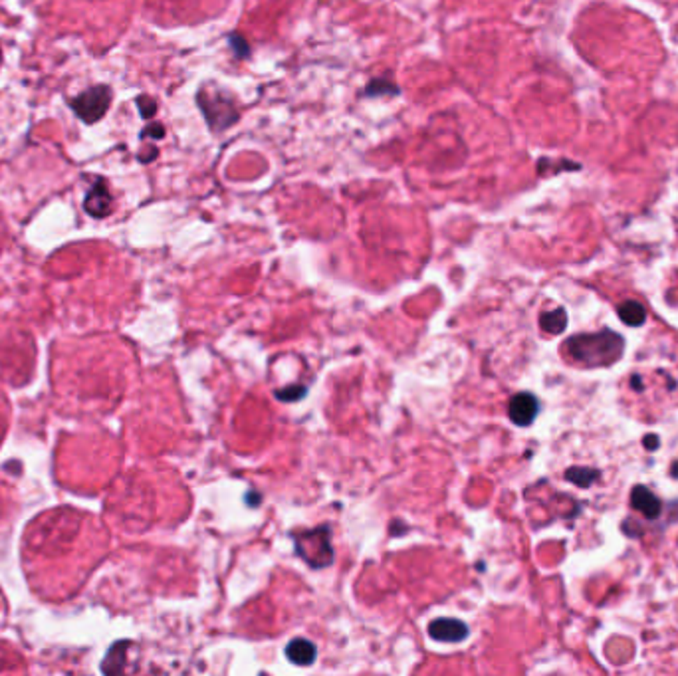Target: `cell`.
<instances>
[{"instance_id": "21", "label": "cell", "mask_w": 678, "mask_h": 676, "mask_svg": "<svg viewBox=\"0 0 678 676\" xmlns=\"http://www.w3.org/2000/svg\"><path fill=\"white\" fill-rule=\"evenodd\" d=\"M0 66H2V50H0Z\"/></svg>"}, {"instance_id": "18", "label": "cell", "mask_w": 678, "mask_h": 676, "mask_svg": "<svg viewBox=\"0 0 678 676\" xmlns=\"http://www.w3.org/2000/svg\"><path fill=\"white\" fill-rule=\"evenodd\" d=\"M658 439H656L655 434H649V436H644V446L649 448V450H656L658 448Z\"/></svg>"}, {"instance_id": "6", "label": "cell", "mask_w": 678, "mask_h": 676, "mask_svg": "<svg viewBox=\"0 0 678 676\" xmlns=\"http://www.w3.org/2000/svg\"><path fill=\"white\" fill-rule=\"evenodd\" d=\"M429 635L438 642H460L468 637V627L460 619L441 617L429 625Z\"/></svg>"}, {"instance_id": "15", "label": "cell", "mask_w": 678, "mask_h": 676, "mask_svg": "<svg viewBox=\"0 0 678 676\" xmlns=\"http://www.w3.org/2000/svg\"><path fill=\"white\" fill-rule=\"evenodd\" d=\"M137 107H139L141 116L145 119H151L155 113H157V102L149 97V95H139L137 97Z\"/></svg>"}, {"instance_id": "17", "label": "cell", "mask_w": 678, "mask_h": 676, "mask_svg": "<svg viewBox=\"0 0 678 676\" xmlns=\"http://www.w3.org/2000/svg\"><path fill=\"white\" fill-rule=\"evenodd\" d=\"M155 157H157V149H155V147H149V149H145V151L139 153L141 163H151Z\"/></svg>"}, {"instance_id": "20", "label": "cell", "mask_w": 678, "mask_h": 676, "mask_svg": "<svg viewBox=\"0 0 678 676\" xmlns=\"http://www.w3.org/2000/svg\"><path fill=\"white\" fill-rule=\"evenodd\" d=\"M670 474H672L674 478H678V462H674V464H672V470H670Z\"/></svg>"}, {"instance_id": "7", "label": "cell", "mask_w": 678, "mask_h": 676, "mask_svg": "<svg viewBox=\"0 0 678 676\" xmlns=\"http://www.w3.org/2000/svg\"><path fill=\"white\" fill-rule=\"evenodd\" d=\"M539 413V403L538 399L530 393H518L510 399V405H508V415L514 425L518 427H527L532 425L534 419L538 417Z\"/></svg>"}, {"instance_id": "11", "label": "cell", "mask_w": 678, "mask_h": 676, "mask_svg": "<svg viewBox=\"0 0 678 676\" xmlns=\"http://www.w3.org/2000/svg\"><path fill=\"white\" fill-rule=\"evenodd\" d=\"M539 326H541V329L544 331H548V333H562L563 329H565V326H567V314H565V310L563 308H558V310H553V312H546V314H541L539 315Z\"/></svg>"}, {"instance_id": "1", "label": "cell", "mask_w": 678, "mask_h": 676, "mask_svg": "<svg viewBox=\"0 0 678 676\" xmlns=\"http://www.w3.org/2000/svg\"><path fill=\"white\" fill-rule=\"evenodd\" d=\"M569 359L583 367H607L619 361L625 350V341L619 333L611 329H601L595 333H577L563 345Z\"/></svg>"}, {"instance_id": "10", "label": "cell", "mask_w": 678, "mask_h": 676, "mask_svg": "<svg viewBox=\"0 0 678 676\" xmlns=\"http://www.w3.org/2000/svg\"><path fill=\"white\" fill-rule=\"evenodd\" d=\"M617 312H619L621 322H623V324H627V326L639 327V326H643L644 319H646V312H644V308L639 302H635V300H629V302L621 303Z\"/></svg>"}, {"instance_id": "9", "label": "cell", "mask_w": 678, "mask_h": 676, "mask_svg": "<svg viewBox=\"0 0 678 676\" xmlns=\"http://www.w3.org/2000/svg\"><path fill=\"white\" fill-rule=\"evenodd\" d=\"M286 656H288V661L293 663V665L307 666V665H312V663L317 658V649H316V644H314L312 641L298 637V639H293V641L288 642V647H286Z\"/></svg>"}, {"instance_id": "12", "label": "cell", "mask_w": 678, "mask_h": 676, "mask_svg": "<svg viewBox=\"0 0 678 676\" xmlns=\"http://www.w3.org/2000/svg\"><path fill=\"white\" fill-rule=\"evenodd\" d=\"M125 651H127V642H117L116 647L107 653L106 663L102 666V670L109 672V675L121 672L123 665H125Z\"/></svg>"}, {"instance_id": "16", "label": "cell", "mask_w": 678, "mask_h": 676, "mask_svg": "<svg viewBox=\"0 0 678 676\" xmlns=\"http://www.w3.org/2000/svg\"><path fill=\"white\" fill-rule=\"evenodd\" d=\"M141 137H143V139H147V137H153V139H161V137H165L163 125H161V123H149L147 127L143 129Z\"/></svg>"}, {"instance_id": "13", "label": "cell", "mask_w": 678, "mask_h": 676, "mask_svg": "<svg viewBox=\"0 0 678 676\" xmlns=\"http://www.w3.org/2000/svg\"><path fill=\"white\" fill-rule=\"evenodd\" d=\"M565 478L569 480V482H573V484H577L579 488H587V486H591L595 480H599V472L593 470V468L575 467V468H569V470L565 472Z\"/></svg>"}, {"instance_id": "14", "label": "cell", "mask_w": 678, "mask_h": 676, "mask_svg": "<svg viewBox=\"0 0 678 676\" xmlns=\"http://www.w3.org/2000/svg\"><path fill=\"white\" fill-rule=\"evenodd\" d=\"M305 393H307V389H305L304 385H292V387L278 389L274 395H276V399L282 401V403H292V401H300V399H304Z\"/></svg>"}, {"instance_id": "3", "label": "cell", "mask_w": 678, "mask_h": 676, "mask_svg": "<svg viewBox=\"0 0 678 676\" xmlns=\"http://www.w3.org/2000/svg\"><path fill=\"white\" fill-rule=\"evenodd\" d=\"M296 551L312 567H326V565H329L333 561L329 527H317V530L296 536Z\"/></svg>"}, {"instance_id": "8", "label": "cell", "mask_w": 678, "mask_h": 676, "mask_svg": "<svg viewBox=\"0 0 678 676\" xmlns=\"http://www.w3.org/2000/svg\"><path fill=\"white\" fill-rule=\"evenodd\" d=\"M631 506L637 510V512L643 513L644 518H649V520H655V518H658L660 512H663V504H660V500L656 498L651 490L644 488V486H635V488H632Z\"/></svg>"}, {"instance_id": "5", "label": "cell", "mask_w": 678, "mask_h": 676, "mask_svg": "<svg viewBox=\"0 0 678 676\" xmlns=\"http://www.w3.org/2000/svg\"><path fill=\"white\" fill-rule=\"evenodd\" d=\"M83 209L94 219H106L113 210V197L104 179H97L94 187L90 188V193L83 198Z\"/></svg>"}, {"instance_id": "2", "label": "cell", "mask_w": 678, "mask_h": 676, "mask_svg": "<svg viewBox=\"0 0 678 676\" xmlns=\"http://www.w3.org/2000/svg\"><path fill=\"white\" fill-rule=\"evenodd\" d=\"M197 104H199L207 123L214 131L228 129L240 119V109L233 99V95L226 94L224 90L216 88V85L202 88L197 95Z\"/></svg>"}, {"instance_id": "4", "label": "cell", "mask_w": 678, "mask_h": 676, "mask_svg": "<svg viewBox=\"0 0 678 676\" xmlns=\"http://www.w3.org/2000/svg\"><path fill=\"white\" fill-rule=\"evenodd\" d=\"M109 105H111V88L104 85V83L88 88L85 92H82L70 102L74 113L80 117L83 123H97L107 113Z\"/></svg>"}, {"instance_id": "19", "label": "cell", "mask_w": 678, "mask_h": 676, "mask_svg": "<svg viewBox=\"0 0 678 676\" xmlns=\"http://www.w3.org/2000/svg\"><path fill=\"white\" fill-rule=\"evenodd\" d=\"M631 385H635V389H637V391H641V389H643V383H641V379H639V377H632Z\"/></svg>"}]
</instances>
